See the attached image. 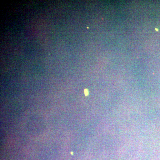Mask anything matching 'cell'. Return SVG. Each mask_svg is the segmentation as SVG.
<instances>
[{
  "label": "cell",
  "instance_id": "6da1fadb",
  "mask_svg": "<svg viewBox=\"0 0 160 160\" xmlns=\"http://www.w3.org/2000/svg\"><path fill=\"white\" fill-rule=\"evenodd\" d=\"M84 92H85V94L86 96H88L89 95V91H88V89H85L84 90Z\"/></svg>",
  "mask_w": 160,
  "mask_h": 160
}]
</instances>
